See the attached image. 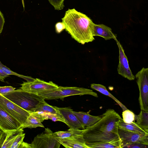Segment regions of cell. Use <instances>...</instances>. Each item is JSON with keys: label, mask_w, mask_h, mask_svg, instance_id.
Returning a JSON list of instances; mask_svg holds the SVG:
<instances>
[{"label": "cell", "mask_w": 148, "mask_h": 148, "mask_svg": "<svg viewBox=\"0 0 148 148\" xmlns=\"http://www.w3.org/2000/svg\"><path fill=\"white\" fill-rule=\"evenodd\" d=\"M93 125L85 128L82 133L86 144L91 148L94 145L120 140L118 124L122 119L113 109H109Z\"/></svg>", "instance_id": "cell-1"}, {"label": "cell", "mask_w": 148, "mask_h": 148, "mask_svg": "<svg viewBox=\"0 0 148 148\" xmlns=\"http://www.w3.org/2000/svg\"><path fill=\"white\" fill-rule=\"evenodd\" d=\"M66 31L72 38L82 45L93 41L94 23L86 14L75 9H69L62 18Z\"/></svg>", "instance_id": "cell-2"}, {"label": "cell", "mask_w": 148, "mask_h": 148, "mask_svg": "<svg viewBox=\"0 0 148 148\" xmlns=\"http://www.w3.org/2000/svg\"><path fill=\"white\" fill-rule=\"evenodd\" d=\"M3 96L29 112H31L41 101L45 99L36 94L24 91L20 88L9 92Z\"/></svg>", "instance_id": "cell-3"}, {"label": "cell", "mask_w": 148, "mask_h": 148, "mask_svg": "<svg viewBox=\"0 0 148 148\" xmlns=\"http://www.w3.org/2000/svg\"><path fill=\"white\" fill-rule=\"evenodd\" d=\"M36 94L46 100L62 99L68 96L75 95H88L98 97L97 94L91 90L76 87L59 86L58 88L55 90L41 92Z\"/></svg>", "instance_id": "cell-4"}, {"label": "cell", "mask_w": 148, "mask_h": 148, "mask_svg": "<svg viewBox=\"0 0 148 148\" xmlns=\"http://www.w3.org/2000/svg\"><path fill=\"white\" fill-rule=\"evenodd\" d=\"M135 76L139 91L138 101L140 109L148 111V68H143Z\"/></svg>", "instance_id": "cell-5"}, {"label": "cell", "mask_w": 148, "mask_h": 148, "mask_svg": "<svg viewBox=\"0 0 148 148\" xmlns=\"http://www.w3.org/2000/svg\"><path fill=\"white\" fill-rule=\"evenodd\" d=\"M31 144L32 148H59L61 145L48 128L35 136Z\"/></svg>", "instance_id": "cell-6"}, {"label": "cell", "mask_w": 148, "mask_h": 148, "mask_svg": "<svg viewBox=\"0 0 148 148\" xmlns=\"http://www.w3.org/2000/svg\"><path fill=\"white\" fill-rule=\"evenodd\" d=\"M0 107L17 120L22 125L29 114V111L21 108L0 94Z\"/></svg>", "instance_id": "cell-7"}, {"label": "cell", "mask_w": 148, "mask_h": 148, "mask_svg": "<svg viewBox=\"0 0 148 148\" xmlns=\"http://www.w3.org/2000/svg\"><path fill=\"white\" fill-rule=\"evenodd\" d=\"M21 85L20 89L22 90L35 94L52 91L59 87L51 81L47 82L38 78L34 79L32 81L23 82Z\"/></svg>", "instance_id": "cell-8"}, {"label": "cell", "mask_w": 148, "mask_h": 148, "mask_svg": "<svg viewBox=\"0 0 148 148\" xmlns=\"http://www.w3.org/2000/svg\"><path fill=\"white\" fill-rule=\"evenodd\" d=\"M121 148L127 145L140 143L148 145V134H142L118 128Z\"/></svg>", "instance_id": "cell-9"}, {"label": "cell", "mask_w": 148, "mask_h": 148, "mask_svg": "<svg viewBox=\"0 0 148 148\" xmlns=\"http://www.w3.org/2000/svg\"><path fill=\"white\" fill-rule=\"evenodd\" d=\"M116 42L119 51V62L117 67L119 74L130 80H133L135 76L133 74L129 65L128 61L124 49L119 41L117 39Z\"/></svg>", "instance_id": "cell-10"}, {"label": "cell", "mask_w": 148, "mask_h": 148, "mask_svg": "<svg viewBox=\"0 0 148 148\" xmlns=\"http://www.w3.org/2000/svg\"><path fill=\"white\" fill-rule=\"evenodd\" d=\"M20 123L0 107V129L5 133L21 127Z\"/></svg>", "instance_id": "cell-11"}, {"label": "cell", "mask_w": 148, "mask_h": 148, "mask_svg": "<svg viewBox=\"0 0 148 148\" xmlns=\"http://www.w3.org/2000/svg\"><path fill=\"white\" fill-rule=\"evenodd\" d=\"M64 119L66 124L69 128L84 130L85 127L80 122L77 117L73 112V110L70 107L60 108L56 106Z\"/></svg>", "instance_id": "cell-12"}, {"label": "cell", "mask_w": 148, "mask_h": 148, "mask_svg": "<svg viewBox=\"0 0 148 148\" xmlns=\"http://www.w3.org/2000/svg\"><path fill=\"white\" fill-rule=\"evenodd\" d=\"M56 138L61 145L66 148H89L85 144L82 133L64 138Z\"/></svg>", "instance_id": "cell-13"}, {"label": "cell", "mask_w": 148, "mask_h": 148, "mask_svg": "<svg viewBox=\"0 0 148 148\" xmlns=\"http://www.w3.org/2000/svg\"><path fill=\"white\" fill-rule=\"evenodd\" d=\"M29 112V116L21 127L23 129L38 127H44L42 122L45 120H47L46 117L40 112Z\"/></svg>", "instance_id": "cell-14"}, {"label": "cell", "mask_w": 148, "mask_h": 148, "mask_svg": "<svg viewBox=\"0 0 148 148\" xmlns=\"http://www.w3.org/2000/svg\"><path fill=\"white\" fill-rule=\"evenodd\" d=\"M94 36H99L103 38L105 40L112 39H116V36L110 27L103 24H96L94 26Z\"/></svg>", "instance_id": "cell-15"}, {"label": "cell", "mask_w": 148, "mask_h": 148, "mask_svg": "<svg viewBox=\"0 0 148 148\" xmlns=\"http://www.w3.org/2000/svg\"><path fill=\"white\" fill-rule=\"evenodd\" d=\"M74 114L77 117L83 125L85 127L92 126L97 122L101 117L99 116H93L88 112L73 111Z\"/></svg>", "instance_id": "cell-16"}, {"label": "cell", "mask_w": 148, "mask_h": 148, "mask_svg": "<svg viewBox=\"0 0 148 148\" xmlns=\"http://www.w3.org/2000/svg\"><path fill=\"white\" fill-rule=\"evenodd\" d=\"M45 100L43 99L41 101L34 109L30 112H44L62 116L57 109L56 106L49 105Z\"/></svg>", "instance_id": "cell-17"}, {"label": "cell", "mask_w": 148, "mask_h": 148, "mask_svg": "<svg viewBox=\"0 0 148 148\" xmlns=\"http://www.w3.org/2000/svg\"><path fill=\"white\" fill-rule=\"evenodd\" d=\"M90 88L112 98L121 107L123 111L128 109L124 105L107 90L105 86L100 84L93 83L91 84Z\"/></svg>", "instance_id": "cell-18"}, {"label": "cell", "mask_w": 148, "mask_h": 148, "mask_svg": "<svg viewBox=\"0 0 148 148\" xmlns=\"http://www.w3.org/2000/svg\"><path fill=\"white\" fill-rule=\"evenodd\" d=\"M135 120L140 128L148 133V111L141 110L139 114H135Z\"/></svg>", "instance_id": "cell-19"}, {"label": "cell", "mask_w": 148, "mask_h": 148, "mask_svg": "<svg viewBox=\"0 0 148 148\" xmlns=\"http://www.w3.org/2000/svg\"><path fill=\"white\" fill-rule=\"evenodd\" d=\"M23 129L21 127L18 129L7 132L5 137L1 148H11V147L17 134Z\"/></svg>", "instance_id": "cell-20"}, {"label": "cell", "mask_w": 148, "mask_h": 148, "mask_svg": "<svg viewBox=\"0 0 148 148\" xmlns=\"http://www.w3.org/2000/svg\"><path fill=\"white\" fill-rule=\"evenodd\" d=\"M118 127L125 130L139 133L148 134V133L140 128L135 121L130 123H126L123 121L122 118L119 123Z\"/></svg>", "instance_id": "cell-21"}, {"label": "cell", "mask_w": 148, "mask_h": 148, "mask_svg": "<svg viewBox=\"0 0 148 148\" xmlns=\"http://www.w3.org/2000/svg\"><path fill=\"white\" fill-rule=\"evenodd\" d=\"M84 130L69 128L66 131H58L53 133L56 137L64 138L80 134Z\"/></svg>", "instance_id": "cell-22"}, {"label": "cell", "mask_w": 148, "mask_h": 148, "mask_svg": "<svg viewBox=\"0 0 148 148\" xmlns=\"http://www.w3.org/2000/svg\"><path fill=\"white\" fill-rule=\"evenodd\" d=\"M91 148H121V140H113L98 144L92 146Z\"/></svg>", "instance_id": "cell-23"}, {"label": "cell", "mask_w": 148, "mask_h": 148, "mask_svg": "<svg viewBox=\"0 0 148 148\" xmlns=\"http://www.w3.org/2000/svg\"><path fill=\"white\" fill-rule=\"evenodd\" d=\"M0 68H1L3 71L8 75H15L22 78L28 82L32 81L34 79V78H33L31 77L21 75L12 71L6 66L3 64L1 61H0Z\"/></svg>", "instance_id": "cell-24"}, {"label": "cell", "mask_w": 148, "mask_h": 148, "mask_svg": "<svg viewBox=\"0 0 148 148\" xmlns=\"http://www.w3.org/2000/svg\"><path fill=\"white\" fill-rule=\"evenodd\" d=\"M123 121L126 123H130L135 121V114L128 109L122 112Z\"/></svg>", "instance_id": "cell-25"}, {"label": "cell", "mask_w": 148, "mask_h": 148, "mask_svg": "<svg viewBox=\"0 0 148 148\" xmlns=\"http://www.w3.org/2000/svg\"><path fill=\"white\" fill-rule=\"evenodd\" d=\"M24 130H22L17 135L14 140L11 148H18L21 143L23 141L25 137V134L23 133Z\"/></svg>", "instance_id": "cell-26"}, {"label": "cell", "mask_w": 148, "mask_h": 148, "mask_svg": "<svg viewBox=\"0 0 148 148\" xmlns=\"http://www.w3.org/2000/svg\"><path fill=\"white\" fill-rule=\"evenodd\" d=\"M45 116L47 120L50 119L54 121H60L66 123V122L62 116L56 114L44 112H40Z\"/></svg>", "instance_id": "cell-27"}, {"label": "cell", "mask_w": 148, "mask_h": 148, "mask_svg": "<svg viewBox=\"0 0 148 148\" xmlns=\"http://www.w3.org/2000/svg\"><path fill=\"white\" fill-rule=\"evenodd\" d=\"M49 3L54 8L55 10H62L64 7V0H48Z\"/></svg>", "instance_id": "cell-28"}, {"label": "cell", "mask_w": 148, "mask_h": 148, "mask_svg": "<svg viewBox=\"0 0 148 148\" xmlns=\"http://www.w3.org/2000/svg\"><path fill=\"white\" fill-rule=\"evenodd\" d=\"M16 88L11 86H0V94L4 95L15 90Z\"/></svg>", "instance_id": "cell-29"}, {"label": "cell", "mask_w": 148, "mask_h": 148, "mask_svg": "<svg viewBox=\"0 0 148 148\" xmlns=\"http://www.w3.org/2000/svg\"><path fill=\"white\" fill-rule=\"evenodd\" d=\"M124 148H148V145L140 143H135L127 145Z\"/></svg>", "instance_id": "cell-30"}, {"label": "cell", "mask_w": 148, "mask_h": 148, "mask_svg": "<svg viewBox=\"0 0 148 148\" xmlns=\"http://www.w3.org/2000/svg\"><path fill=\"white\" fill-rule=\"evenodd\" d=\"M65 28V26L62 22H58L55 25L56 31L57 33H60Z\"/></svg>", "instance_id": "cell-31"}, {"label": "cell", "mask_w": 148, "mask_h": 148, "mask_svg": "<svg viewBox=\"0 0 148 148\" xmlns=\"http://www.w3.org/2000/svg\"><path fill=\"white\" fill-rule=\"evenodd\" d=\"M5 22L3 14L0 11V34L2 31Z\"/></svg>", "instance_id": "cell-32"}, {"label": "cell", "mask_w": 148, "mask_h": 148, "mask_svg": "<svg viewBox=\"0 0 148 148\" xmlns=\"http://www.w3.org/2000/svg\"><path fill=\"white\" fill-rule=\"evenodd\" d=\"M5 133L0 129V148H1L5 137Z\"/></svg>", "instance_id": "cell-33"}, {"label": "cell", "mask_w": 148, "mask_h": 148, "mask_svg": "<svg viewBox=\"0 0 148 148\" xmlns=\"http://www.w3.org/2000/svg\"><path fill=\"white\" fill-rule=\"evenodd\" d=\"M9 75L6 74L0 68V81L4 82V80Z\"/></svg>", "instance_id": "cell-34"}, {"label": "cell", "mask_w": 148, "mask_h": 148, "mask_svg": "<svg viewBox=\"0 0 148 148\" xmlns=\"http://www.w3.org/2000/svg\"><path fill=\"white\" fill-rule=\"evenodd\" d=\"M18 148H32L31 143L29 144L24 142L23 141L21 143Z\"/></svg>", "instance_id": "cell-35"}, {"label": "cell", "mask_w": 148, "mask_h": 148, "mask_svg": "<svg viewBox=\"0 0 148 148\" xmlns=\"http://www.w3.org/2000/svg\"><path fill=\"white\" fill-rule=\"evenodd\" d=\"M22 3L23 5V7L24 8L25 6H24V0H22Z\"/></svg>", "instance_id": "cell-36"}]
</instances>
